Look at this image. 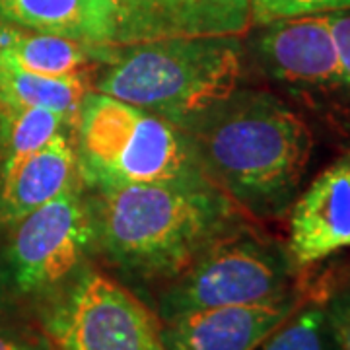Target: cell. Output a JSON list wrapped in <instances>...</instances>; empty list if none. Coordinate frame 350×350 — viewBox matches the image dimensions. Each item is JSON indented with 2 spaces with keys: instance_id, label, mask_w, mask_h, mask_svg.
<instances>
[{
  "instance_id": "6da1fadb",
  "label": "cell",
  "mask_w": 350,
  "mask_h": 350,
  "mask_svg": "<svg viewBox=\"0 0 350 350\" xmlns=\"http://www.w3.org/2000/svg\"><path fill=\"white\" fill-rule=\"evenodd\" d=\"M206 177L241 211L280 216L298 197L313 137L294 109L273 94L234 90L179 121Z\"/></svg>"
},
{
  "instance_id": "7a4b0ae2",
  "label": "cell",
  "mask_w": 350,
  "mask_h": 350,
  "mask_svg": "<svg viewBox=\"0 0 350 350\" xmlns=\"http://www.w3.org/2000/svg\"><path fill=\"white\" fill-rule=\"evenodd\" d=\"M96 247L126 275L174 280L214 241L245 226L216 185H129L90 197Z\"/></svg>"
},
{
  "instance_id": "3957f363",
  "label": "cell",
  "mask_w": 350,
  "mask_h": 350,
  "mask_svg": "<svg viewBox=\"0 0 350 350\" xmlns=\"http://www.w3.org/2000/svg\"><path fill=\"white\" fill-rule=\"evenodd\" d=\"M92 90L179 123L238 90V36H174L111 45Z\"/></svg>"
},
{
  "instance_id": "277c9868",
  "label": "cell",
  "mask_w": 350,
  "mask_h": 350,
  "mask_svg": "<svg viewBox=\"0 0 350 350\" xmlns=\"http://www.w3.org/2000/svg\"><path fill=\"white\" fill-rule=\"evenodd\" d=\"M78 172L90 191L129 185H214L181 126L90 90L72 126Z\"/></svg>"
},
{
  "instance_id": "5b68a950",
  "label": "cell",
  "mask_w": 350,
  "mask_h": 350,
  "mask_svg": "<svg viewBox=\"0 0 350 350\" xmlns=\"http://www.w3.org/2000/svg\"><path fill=\"white\" fill-rule=\"evenodd\" d=\"M286 251L241 226L200 253L163 292L160 319L224 306L271 304L290 298Z\"/></svg>"
},
{
  "instance_id": "8992f818",
  "label": "cell",
  "mask_w": 350,
  "mask_h": 350,
  "mask_svg": "<svg viewBox=\"0 0 350 350\" xmlns=\"http://www.w3.org/2000/svg\"><path fill=\"white\" fill-rule=\"evenodd\" d=\"M4 236L0 286L8 294L43 296L75 278L96 247V224L84 185L39 206Z\"/></svg>"
},
{
  "instance_id": "52a82bcc",
  "label": "cell",
  "mask_w": 350,
  "mask_h": 350,
  "mask_svg": "<svg viewBox=\"0 0 350 350\" xmlns=\"http://www.w3.org/2000/svg\"><path fill=\"white\" fill-rule=\"evenodd\" d=\"M53 350H165L162 319L133 292L80 271L45 317Z\"/></svg>"
},
{
  "instance_id": "ba28073f",
  "label": "cell",
  "mask_w": 350,
  "mask_h": 350,
  "mask_svg": "<svg viewBox=\"0 0 350 350\" xmlns=\"http://www.w3.org/2000/svg\"><path fill=\"white\" fill-rule=\"evenodd\" d=\"M255 51L265 70L292 90L308 94L340 90L337 47L327 14L296 16L265 24Z\"/></svg>"
},
{
  "instance_id": "9c48e42d",
  "label": "cell",
  "mask_w": 350,
  "mask_h": 350,
  "mask_svg": "<svg viewBox=\"0 0 350 350\" xmlns=\"http://www.w3.org/2000/svg\"><path fill=\"white\" fill-rule=\"evenodd\" d=\"M350 250V152L327 165L292 202L286 255L300 271Z\"/></svg>"
},
{
  "instance_id": "30bf717a",
  "label": "cell",
  "mask_w": 350,
  "mask_h": 350,
  "mask_svg": "<svg viewBox=\"0 0 350 350\" xmlns=\"http://www.w3.org/2000/svg\"><path fill=\"white\" fill-rule=\"evenodd\" d=\"M294 312L298 301L224 306L162 321L165 350H257Z\"/></svg>"
},
{
  "instance_id": "8fae6325",
  "label": "cell",
  "mask_w": 350,
  "mask_h": 350,
  "mask_svg": "<svg viewBox=\"0 0 350 350\" xmlns=\"http://www.w3.org/2000/svg\"><path fill=\"white\" fill-rule=\"evenodd\" d=\"M80 185L84 183L72 133H64L0 177V236L39 206Z\"/></svg>"
},
{
  "instance_id": "7c38bea8",
  "label": "cell",
  "mask_w": 350,
  "mask_h": 350,
  "mask_svg": "<svg viewBox=\"0 0 350 350\" xmlns=\"http://www.w3.org/2000/svg\"><path fill=\"white\" fill-rule=\"evenodd\" d=\"M4 22L76 39L90 45H117V0H0Z\"/></svg>"
},
{
  "instance_id": "4fadbf2b",
  "label": "cell",
  "mask_w": 350,
  "mask_h": 350,
  "mask_svg": "<svg viewBox=\"0 0 350 350\" xmlns=\"http://www.w3.org/2000/svg\"><path fill=\"white\" fill-rule=\"evenodd\" d=\"M111 45H90L76 39L41 33L4 22L0 29V61L43 76H70L101 66Z\"/></svg>"
},
{
  "instance_id": "5bb4252c",
  "label": "cell",
  "mask_w": 350,
  "mask_h": 350,
  "mask_svg": "<svg viewBox=\"0 0 350 350\" xmlns=\"http://www.w3.org/2000/svg\"><path fill=\"white\" fill-rule=\"evenodd\" d=\"M92 90L86 72L43 76L0 61V101L59 113L75 126L80 105Z\"/></svg>"
},
{
  "instance_id": "9a60e30c",
  "label": "cell",
  "mask_w": 350,
  "mask_h": 350,
  "mask_svg": "<svg viewBox=\"0 0 350 350\" xmlns=\"http://www.w3.org/2000/svg\"><path fill=\"white\" fill-rule=\"evenodd\" d=\"M64 133L72 125L59 113L0 101V177Z\"/></svg>"
},
{
  "instance_id": "2e32d148",
  "label": "cell",
  "mask_w": 350,
  "mask_h": 350,
  "mask_svg": "<svg viewBox=\"0 0 350 350\" xmlns=\"http://www.w3.org/2000/svg\"><path fill=\"white\" fill-rule=\"evenodd\" d=\"M251 27V0H174L165 38L241 36Z\"/></svg>"
},
{
  "instance_id": "e0dca14e",
  "label": "cell",
  "mask_w": 350,
  "mask_h": 350,
  "mask_svg": "<svg viewBox=\"0 0 350 350\" xmlns=\"http://www.w3.org/2000/svg\"><path fill=\"white\" fill-rule=\"evenodd\" d=\"M325 308L310 306L294 312L257 350H335Z\"/></svg>"
},
{
  "instance_id": "ac0fdd59",
  "label": "cell",
  "mask_w": 350,
  "mask_h": 350,
  "mask_svg": "<svg viewBox=\"0 0 350 350\" xmlns=\"http://www.w3.org/2000/svg\"><path fill=\"white\" fill-rule=\"evenodd\" d=\"M174 0H117V45L165 38Z\"/></svg>"
},
{
  "instance_id": "d6986e66",
  "label": "cell",
  "mask_w": 350,
  "mask_h": 350,
  "mask_svg": "<svg viewBox=\"0 0 350 350\" xmlns=\"http://www.w3.org/2000/svg\"><path fill=\"white\" fill-rule=\"evenodd\" d=\"M350 8V0H251V24L265 25L275 20L327 14Z\"/></svg>"
},
{
  "instance_id": "ffe728a7",
  "label": "cell",
  "mask_w": 350,
  "mask_h": 350,
  "mask_svg": "<svg viewBox=\"0 0 350 350\" xmlns=\"http://www.w3.org/2000/svg\"><path fill=\"white\" fill-rule=\"evenodd\" d=\"M329 27L337 47L338 68H340V90L350 94V8L327 12Z\"/></svg>"
},
{
  "instance_id": "44dd1931",
  "label": "cell",
  "mask_w": 350,
  "mask_h": 350,
  "mask_svg": "<svg viewBox=\"0 0 350 350\" xmlns=\"http://www.w3.org/2000/svg\"><path fill=\"white\" fill-rule=\"evenodd\" d=\"M325 315L337 350H350V288L331 300Z\"/></svg>"
},
{
  "instance_id": "7402d4cb",
  "label": "cell",
  "mask_w": 350,
  "mask_h": 350,
  "mask_svg": "<svg viewBox=\"0 0 350 350\" xmlns=\"http://www.w3.org/2000/svg\"><path fill=\"white\" fill-rule=\"evenodd\" d=\"M0 350H49L38 340L14 331H0Z\"/></svg>"
},
{
  "instance_id": "603a6c76",
  "label": "cell",
  "mask_w": 350,
  "mask_h": 350,
  "mask_svg": "<svg viewBox=\"0 0 350 350\" xmlns=\"http://www.w3.org/2000/svg\"><path fill=\"white\" fill-rule=\"evenodd\" d=\"M2 25H4V20H2V16H0V29H2Z\"/></svg>"
}]
</instances>
